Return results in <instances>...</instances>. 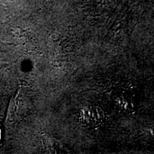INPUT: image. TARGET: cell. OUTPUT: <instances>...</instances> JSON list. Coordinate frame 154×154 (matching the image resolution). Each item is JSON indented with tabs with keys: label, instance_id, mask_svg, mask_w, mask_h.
Returning a JSON list of instances; mask_svg holds the SVG:
<instances>
[{
	"label": "cell",
	"instance_id": "3957f363",
	"mask_svg": "<svg viewBox=\"0 0 154 154\" xmlns=\"http://www.w3.org/2000/svg\"><path fill=\"white\" fill-rule=\"evenodd\" d=\"M0 139H1V128H0Z\"/></svg>",
	"mask_w": 154,
	"mask_h": 154
},
{
	"label": "cell",
	"instance_id": "7a4b0ae2",
	"mask_svg": "<svg viewBox=\"0 0 154 154\" xmlns=\"http://www.w3.org/2000/svg\"><path fill=\"white\" fill-rule=\"evenodd\" d=\"M143 134L144 136L148 138H154V126L146 128L143 130Z\"/></svg>",
	"mask_w": 154,
	"mask_h": 154
},
{
	"label": "cell",
	"instance_id": "6da1fadb",
	"mask_svg": "<svg viewBox=\"0 0 154 154\" xmlns=\"http://www.w3.org/2000/svg\"><path fill=\"white\" fill-rule=\"evenodd\" d=\"M105 115L101 108L95 105H86L81 109L79 120L84 126L96 128L103 124Z\"/></svg>",
	"mask_w": 154,
	"mask_h": 154
}]
</instances>
